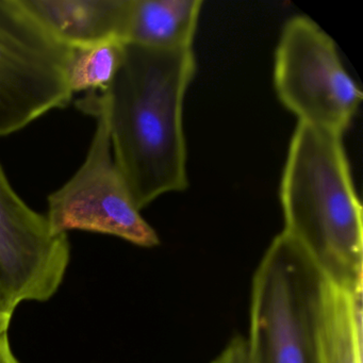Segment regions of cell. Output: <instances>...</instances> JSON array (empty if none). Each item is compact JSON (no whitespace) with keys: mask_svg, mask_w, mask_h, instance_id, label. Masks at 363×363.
Segmentation results:
<instances>
[{"mask_svg":"<svg viewBox=\"0 0 363 363\" xmlns=\"http://www.w3.org/2000/svg\"><path fill=\"white\" fill-rule=\"evenodd\" d=\"M195 72L193 48L126 44L120 69L99 95L114 159L140 211L188 188L184 101Z\"/></svg>","mask_w":363,"mask_h":363,"instance_id":"6da1fadb","label":"cell"},{"mask_svg":"<svg viewBox=\"0 0 363 363\" xmlns=\"http://www.w3.org/2000/svg\"><path fill=\"white\" fill-rule=\"evenodd\" d=\"M71 56L22 0H0V137L71 103Z\"/></svg>","mask_w":363,"mask_h":363,"instance_id":"277c9868","label":"cell"},{"mask_svg":"<svg viewBox=\"0 0 363 363\" xmlns=\"http://www.w3.org/2000/svg\"><path fill=\"white\" fill-rule=\"evenodd\" d=\"M24 7L72 50L127 43L133 0H22Z\"/></svg>","mask_w":363,"mask_h":363,"instance_id":"ba28073f","label":"cell"},{"mask_svg":"<svg viewBox=\"0 0 363 363\" xmlns=\"http://www.w3.org/2000/svg\"><path fill=\"white\" fill-rule=\"evenodd\" d=\"M322 276L286 233L272 241L252 278L250 363H318L316 315Z\"/></svg>","mask_w":363,"mask_h":363,"instance_id":"3957f363","label":"cell"},{"mask_svg":"<svg viewBox=\"0 0 363 363\" xmlns=\"http://www.w3.org/2000/svg\"><path fill=\"white\" fill-rule=\"evenodd\" d=\"M12 316L13 315L6 309L3 299L0 296V337L8 335V331H9L10 325H11Z\"/></svg>","mask_w":363,"mask_h":363,"instance_id":"5bb4252c","label":"cell"},{"mask_svg":"<svg viewBox=\"0 0 363 363\" xmlns=\"http://www.w3.org/2000/svg\"><path fill=\"white\" fill-rule=\"evenodd\" d=\"M80 108L96 118V130L86 160L75 175L48 197V218L55 233L71 230L114 235L141 247L160 240L144 220L116 164L107 114L99 95Z\"/></svg>","mask_w":363,"mask_h":363,"instance_id":"5b68a950","label":"cell"},{"mask_svg":"<svg viewBox=\"0 0 363 363\" xmlns=\"http://www.w3.org/2000/svg\"><path fill=\"white\" fill-rule=\"evenodd\" d=\"M71 260L67 233H55L48 218L12 188L0 164V296L10 314L24 301H50Z\"/></svg>","mask_w":363,"mask_h":363,"instance_id":"52a82bcc","label":"cell"},{"mask_svg":"<svg viewBox=\"0 0 363 363\" xmlns=\"http://www.w3.org/2000/svg\"><path fill=\"white\" fill-rule=\"evenodd\" d=\"M343 135L298 122L280 182L282 233L325 279L362 286V206L352 182Z\"/></svg>","mask_w":363,"mask_h":363,"instance_id":"7a4b0ae2","label":"cell"},{"mask_svg":"<svg viewBox=\"0 0 363 363\" xmlns=\"http://www.w3.org/2000/svg\"><path fill=\"white\" fill-rule=\"evenodd\" d=\"M201 0H133L127 44L157 48H193Z\"/></svg>","mask_w":363,"mask_h":363,"instance_id":"30bf717a","label":"cell"},{"mask_svg":"<svg viewBox=\"0 0 363 363\" xmlns=\"http://www.w3.org/2000/svg\"><path fill=\"white\" fill-rule=\"evenodd\" d=\"M274 86L298 122L343 135L362 101L333 40L307 16L286 22L274 61Z\"/></svg>","mask_w":363,"mask_h":363,"instance_id":"8992f818","label":"cell"},{"mask_svg":"<svg viewBox=\"0 0 363 363\" xmlns=\"http://www.w3.org/2000/svg\"><path fill=\"white\" fill-rule=\"evenodd\" d=\"M212 363H250L246 340L242 337H233Z\"/></svg>","mask_w":363,"mask_h":363,"instance_id":"7c38bea8","label":"cell"},{"mask_svg":"<svg viewBox=\"0 0 363 363\" xmlns=\"http://www.w3.org/2000/svg\"><path fill=\"white\" fill-rule=\"evenodd\" d=\"M362 286L322 277L316 315L318 363H362Z\"/></svg>","mask_w":363,"mask_h":363,"instance_id":"9c48e42d","label":"cell"},{"mask_svg":"<svg viewBox=\"0 0 363 363\" xmlns=\"http://www.w3.org/2000/svg\"><path fill=\"white\" fill-rule=\"evenodd\" d=\"M126 44L111 41L93 48L72 50L67 79L73 94L82 91L106 90L124 61Z\"/></svg>","mask_w":363,"mask_h":363,"instance_id":"8fae6325","label":"cell"},{"mask_svg":"<svg viewBox=\"0 0 363 363\" xmlns=\"http://www.w3.org/2000/svg\"><path fill=\"white\" fill-rule=\"evenodd\" d=\"M0 363H21L12 350L9 335L0 337Z\"/></svg>","mask_w":363,"mask_h":363,"instance_id":"4fadbf2b","label":"cell"}]
</instances>
